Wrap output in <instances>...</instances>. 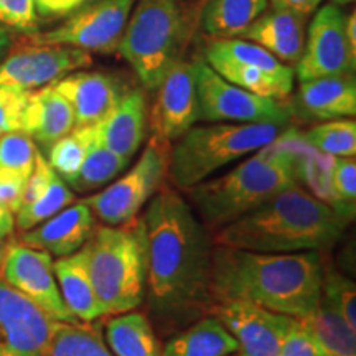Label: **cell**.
<instances>
[{
  "label": "cell",
  "mask_w": 356,
  "mask_h": 356,
  "mask_svg": "<svg viewBox=\"0 0 356 356\" xmlns=\"http://www.w3.org/2000/svg\"><path fill=\"white\" fill-rule=\"evenodd\" d=\"M136 0H95L56 29L29 33L26 43L73 47L84 51H118Z\"/></svg>",
  "instance_id": "cell-11"
},
{
  "label": "cell",
  "mask_w": 356,
  "mask_h": 356,
  "mask_svg": "<svg viewBox=\"0 0 356 356\" xmlns=\"http://www.w3.org/2000/svg\"><path fill=\"white\" fill-rule=\"evenodd\" d=\"M155 91L150 131L152 136L172 144L200 121L195 61H178Z\"/></svg>",
  "instance_id": "cell-17"
},
{
  "label": "cell",
  "mask_w": 356,
  "mask_h": 356,
  "mask_svg": "<svg viewBox=\"0 0 356 356\" xmlns=\"http://www.w3.org/2000/svg\"><path fill=\"white\" fill-rule=\"evenodd\" d=\"M38 152L37 144L29 134L22 131L0 134V170H10L29 178Z\"/></svg>",
  "instance_id": "cell-35"
},
{
  "label": "cell",
  "mask_w": 356,
  "mask_h": 356,
  "mask_svg": "<svg viewBox=\"0 0 356 356\" xmlns=\"http://www.w3.org/2000/svg\"><path fill=\"white\" fill-rule=\"evenodd\" d=\"M144 222L147 312L160 332L177 333L208 315L213 305L211 231L178 191L163 185L149 200Z\"/></svg>",
  "instance_id": "cell-1"
},
{
  "label": "cell",
  "mask_w": 356,
  "mask_h": 356,
  "mask_svg": "<svg viewBox=\"0 0 356 356\" xmlns=\"http://www.w3.org/2000/svg\"><path fill=\"white\" fill-rule=\"evenodd\" d=\"M30 91L13 86H0V134L22 131V121Z\"/></svg>",
  "instance_id": "cell-38"
},
{
  "label": "cell",
  "mask_w": 356,
  "mask_h": 356,
  "mask_svg": "<svg viewBox=\"0 0 356 356\" xmlns=\"http://www.w3.org/2000/svg\"><path fill=\"white\" fill-rule=\"evenodd\" d=\"M297 137L299 134L286 131L231 172L207 178L186 190L191 210L200 221L213 233L297 185Z\"/></svg>",
  "instance_id": "cell-4"
},
{
  "label": "cell",
  "mask_w": 356,
  "mask_h": 356,
  "mask_svg": "<svg viewBox=\"0 0 356 356\" xmlns=\"http://www.w3.org/2000/svg\"><path fill=\"white\" fill-rule=\"evenodd\" d=\"M0 25L24 33L37 32L38 13L35 0H0Z\"/></svg>",
  "instance_id": "cell-39"
},
{
  "label": "cell",
  "mask_w": 356,
  "mask_h": 356,
  "mask_svg": "<svg viewBox=\"0 0 356 356\" xmlns=\"http://www.w3.org/2000/svg\"><path fill=\"white\" fill-rule=\"evenodd\" d=\"M7 248H8V243H6V239H0V267H2L3 257H6Z\"/></svg>",
  "instance_id": "cell-47"
},
{
  "label": "cell",
  "mask_w": 356,
  "mask_h": 356,
  "mask_svg": "<svg viewBox=\"0 0 356 356\" xmlns=\"http://www.w3.org/2000/svg\"><path fill=\"white\" fill-rule=\"evenodd\" d=\"M73 202L74 193L70 190L68 184L56 172H53L47 188L40 193V197L35 198L32 203L24 204L17 211L15 222L22 231H29L38 226L40 222L47 221L48 218L56 215L63 208L70 207Z\"/></svg>",
  "instance_id": "cell-33"
},
{
  "label": "cell",
  "mask_w": 356,
  "mask_h": 356,
  "mask_svg": "<svg viewBox=\"0 0 356 356\" xmlns=\"http://www.w3.org/2000/svg\"><path fill=\"white\" fill-rule=\"evenodd\" d=\"M200 121L289 126L292 109L284 101L262 97L221 78L204 60L195 61Z\"/></svg>",
  "instance_id": "cell-10"
},
{
  "label": "cell",
  "mask_w": 356,
  "mask_h": 356,
  "mask_svg": "<svg viewBox=\"0 0 356 356\" xmlns=\"http://www.w3.org/2000/svg\"><path fill=\"white\" fill-rule=\"evenodd\" d=\"M299 320L327 356H356L355 330L323 297L317 309Z\"/></svg>",
  "instance_id": "cell-28"
},
{
  "label": "cell",
  "mask_w": 356,
  "mask_h": 356,
  "mask_svg": "<svg viewBox=\"0 0 356 356\" xmlns=\"http://www.w3.org/2000/svg\"><path fill=\"white\" fill-rule=\"evenodd\" d=\"M323 264L318 251L256 252L215 246L213 302L244 300L302 318L322 299Z\"/></svg>",
  "instance_id": "cell-2"
},
{
  "label": "cell",
  "mask_w": 356,
  "mask_h": 356,
  "mask_svg": "<svg viewBox=\"0 0 356 356\" xmlns=\"http://www.w3.org/2000/svg\"><path fill=\"white\" fill-rule=\"evenodd\" d=\"M47 356H114L99 328L91 323L56 322Z\"/></svg>",
  "instance_id": "cell-29"
},
{
  "label": "cell",
  "mask_w": 356,
  "mask_h": 356,
  "mask_svg": "<svg viewBox=\"0 0 356 356\" xmlns=\"http://www.w3.org/2000/svg\"><path fill=\"white\" fill-rule=\"evenodd\" d=\"M204 61L234 86L252 95L284 101L291 96L296 73L259 44L239 38H213Z\"/></svg>",
  "instance_id": "cell-8"
},
{
  "label": "cell",
  "mask_w": 356,
  "mask_h": 356,
  "mask_svg": "<svg viewBox=\"0 0 356 356\" xmlns=\"http://www.w3.org/2000/svg\"><path fill=\"white\" fill-rule=\"evenodd\" d=\"M353 0H333L332 3H335V6H346V3H351Z\"/></svg>",
  "instance_id": "cell-48"
},
{
  "label": "cell",
  "mask_w": 356,
  "mask_h": 356,
  "mask_svg": "<svg viewBox=\"0 0 356 356\" xmlns=\"http://www.w3.org/2000/svg\"><path fill=\"white\" fill-rule=\"evenodd\" d=\"M74 127L76 124L73 108L58 91L55 83L30 91L22 121V132L29 134L35 144L48 150Z\"/></svg>",
  "instance_id": "cell-22"
},
{
  "label": "cell",
  "mask_w": 356,
  "mask_h": 356,
  "mask_svg": "<svg viewBox=\"0 0 356 356\" xmlns=\"http://www.w3.org/2000/svg\"><path fill=\"white\" fill-rule=\"evenodd\" d=\"M234 351L238 343L225 325L204 315L168 338L160 356H229Z\"/></svg>",
  "instance_id": "cell-25"
},
{
  "label": "cell",
  "mask_w": 356,
  "mask_h": 356,
  "mask_svg": "<svg viewBox=\"0 0 356 356\" xmlns=\"http://www.w3.org/2000/svg\"><path fill=\"white\" fill-rule=\"evenodd\" d=\"M95 139L96 126L74 127L47 150L48 163L66 184L76 175Z\"/></svg>",
  "instance_id": "cell-32"
},
{
  "label": "cell",
  "mask_w": 356,
  "mask_h": 356,
  "mask_svg": "<svg viewBox=\"0 0 356 356\" xmlns=\"http://www.w3.org/2000/svg\"><path fill=\"white\" fill-rule=\"evenodd\" d=\"M190 33V12L184 0H139L118 51L144 88L155 91L168 71L184 60Z\"/></svg>",
  "instance_id": "cell-6"
},
{
  "label": "cell",
  "mask_w": 356,
  "mask_h": 356,
  "mask_svg": "<svg viewBox=\"0 0 356 356\" xmlns=\"http://www.w3.org/2000/svg\"><path fill=\"white\" fill-rule=\"evenodd\" d=\"M147 131V97L142 89L122 92L114 109L96 124L97 139L126 162L136 155Z\"/></svg>",
  "instance_id": "cell-21"
},
{
  "label": "cell",
  "mask_w": 356,
  "mask_h": 356,
  "mask_svg": "<svg viewBox=\"0 0 356 356\" xmlns=\"http://www.w3.org/2000/svg\"><path fill=\"white\" fill-rule=\"evenodd\" d=\"M345 33L348 38L351 50L356 53V15L351 12L350 15H345Z\"/></svg>",
  "instance_id": "cell-45"
},
{
  "label": "cell",
  "mask_w": 356,
  "mask_h": 356,
  "mask_svg": "<svg viewBox=\"0 0 356 356\" xmlns=\"http://www.w3.org/2000/svg\"><path fill=\"white\" fill-rule=\"evenodd\" d=\"M307 19L291 7L270 0V7L234 38L259 44L282 63L292 65L304 53Z\"/></svg>",
  "instance_id": "cell-18"
},
{
  "label": "cell",
  "mask_w": 356,
  "mask_h": 356,
  "mask_svg": "<svg viewBox=\"0 0 356 356\" xmlns=\"http://www.w3.org/2000/svg\"><path fill=\"white\" fill-rule=\"evenodd\" d=\"M95 228V213L86 203L79 202L63 208L35 228L24 231L20 243L42 249L51 256L63 257L81 249Z\"/></svg>",
  "instance_id": "cell-20"
},
{
  "label": "cell",
  "mask_w": 356,
  "mask_h": 356,
  "mask_svg": "<svg viewBox=\"0 0 356 356\" xmlns=\"http://www.w3.org/2000/svg\"><path fill=\"white\" fill-rule=\"evenodd\" d=\"M91 63L89 51L79 48L26 43L0 61V86L35 91Z\"/></svg>",
  "instance_id": "cell-15"
},
{
  "label": "cell",
  "mask_w": 356,
  "mask_h": 356,
  "mask_svg": "<svg viewBox=\"0 0 356 356\" xmlns=\"http://www.w3.org/2000/svg\"><path fill=\"white\" fill-rule=\"evenodd\" d=\"M279 356H327L320 350L317 341L307 330L302 320L293 318L292 327L289 328L282 346H280Z\"/></svg>",
  "instance_id": "cell-40"
},
{
  "label": "cell",
  "mask_w": 356,
  "mask_h": 356,
  "mask_svg": "<svg viewBox=\"0 0 356 356\" xmlns=\"http://www.w3.org/2000/svg\"><path fill=\"white\" fill-rule=\"evenodd\" d=\"M170 150V142L152 136L136 165L126 175L83 202L91 208L97 220L109 226L132 220L165 180Z\"/></svg>",
  "instance_id": "cell-9"
},
{
  "label": "cell",
  "mask_w": 356,
  "mask_h": 356,
  "mask_svg": "<svg viewBox=\"0 0 356 356\" xmlns=\"http://www.w3.org/2000/svg\"><path fill=\"white\" fill-rule=\"evenodd\" d=\"M229 356H231V355H229Z\"/></svg>",
  "instance_id": "cell-49"
},
{
  "label": "cell",
  "mask_w": 356,
  "mask_h": 356,
  "mask_svg": "<svg viewBox=\"0 0 356 356\" xmlns=\"http://www.w3.org/2000/svg\"><path fill=\"white\" fill-rule=\"evenodd\" d=\"M322 297L340 312L350 328L356 332V289L353 280L337 273L323 274Z\"/></svg>",
  "instance_id": "cell-36"
},
{
  "label": "cell",
  "mask_w": 356,
  "mask_h": 356,
  "mask_svg": "<svg viewBox=\"0 0 356 356\" xmlns=\"http://www.w3.org/2000/svg\"><path fill=\"white\" fill-rule=\"evenodd\" d=\"M127 163L129 162L102 144L97 139L96 134L95 142L89 147L76 175L68 181V186L76 191H81V193L104 188L127 167Z\"/></svg>",
  "instance_id": "cell-30"
},
{
  "label": "cell",
  "mask_w": 356,
  "mask_h": 356,
  "mask_svg": "<svg viewBox=\"0 0 356 356\" xmlns=\"http://www.w3.org/2000/svg\"><path fill=\"white\" fill-rule=\"evenodd\" d=\"M297 101L307 115L322 121L355 118L356 83L353 74H335L300 83Z\"/></svg>",
  "instance_id": "cell-23"
},
{
  "label": "cell",
  "mask_w": 356,
  "mask_h": 356,
  "mask_svg": "<svg viewBox=\"0 0 356 356\" xmlns=\"http://www.w3.org/2000/svg\"><path fill=\"white\" fill-rule=\"evenodd\" d=\"M12 48V32L7 26L0 25V61L7 56L8 50Z\"/></svg>",
  "instance_id": "cell-46"
},
{
  "label": "cell",
  "mask_w": 356,
  "mask_h": 356,
  "mask_svg": "<svg viewBox=\"0 0 356 356\" xmlns=\"http://www.w3.org/2000/svg\"><path fill=\"white\" fill-rule=\"evenodd\" d=\"M330 186L337 210L345 215L356 200V162L355 157H335L330 175Z\"/></svg>",
  "instance_id": "cell-37"
},
{
  "label": "cell",
  "mask_w": 356,
  "mask_h": 356,
  "mask_svg": "<svg viewBox=\"0 0 356 356\" xmlns=\"http://www.w3.org/2000/svg\"><path fill=\"white\" fill-rule=\"evenodd\" d=\"M55 86L73 108L76 127L99 124L122 96L121 84L101 71H73Z\"/></svg>",
  "instance_id": "cell-19"
},
{
  "label": "cell",
  "mask_w": 356,
  "mask_h": 356,
  "mask_svg": "<svg viewBox=\"0 0 356 356\" xmlns=\"http://www.w3.org/2000/svg\"><path fill=\"white\" fill-rule=\"evenodd\" d=\"M333 160H335V157H332V155L322 154L318 152V150H315L314 147H310L304 139H302V136L299 134L296 144L297 184H299V181H304L307 188H310L312 195H314L315 198L322 200V202L337 208L335 202H333L330 186Z\"/></svg>",
  "instance_id": "cell-31"
},
{
  "label": "cell",
  "mask_w": 356,
  "mask_h": 356,
  "mask_svg": "<svg viewBox=\"0 0 356 356\" xmlns=\"http://www.w3.org/2000/svg\"><path fill=\"white\" fill-rule=\"evenodd\" d=\"M13 228H15V218H13V213H10L0 203V239H6L7 236L13 233Z\"/></svg>",
  "instance_id": "cell-44"
},
{
  "label": "cell",
  "mask_w": 356,
  "mask_h": 356,
  "mask_svg": "<svg viewBox=\"0 0 356 356\" xmlns=\"http://www.w3.org/2000/svg\"><path fill=\"white\" fill-rule=\"evenodd\" d=\"M346 222L345 213L297 184L215 231L211 239L215 246L256 252L320 251L341 238Z\"/></svg>",
  "instance_id": "cell-3"
},
{
  "label": "cell",
  "mask_w": 356,
  "mask_h": 356,
  "mask_svg": "<svg viewBox=\"0 0 356 356\" xmlns=\"http://www.w3.org/2000/svg\"><path fill=\"white\" fill-rule=\"evenodd\" d=\"M55 323L0 279V356H47Z\"/></svg>",
  "instance_id": "cell-16"
},
{
  "label": "cell",
  "mask_w": 356,
  "mask_h": 356,
  "mask_svg": "<svg viewBox=\"0 0 356 356\" xmlns=\"http://www.w3.org/2000/svg\"><path fill=\"white\" fill-rule=\"evenodd\" d=\"M106 345L114 356H160L162 345L149 315L144 312H126L111 315L106 322Z\"/></svg>",
  "instance_id": "cell-26"
},
{
  "label": "cell",
  "mask_w": 356,
  "mask_h": 356,
  "mask_svg": "<svg viewBox=\"0 0 356 356\" xmlns=\"http://www.w3.org/2000/svg\"><path fill=\"white\" fill-rule=\"evenodd\" d=\"M0 279L56 322H79L61 297L53 270V256L42 249L25 246L24 243H8L0 267Z\"/></svg>",
  "instance_id": "cell-12"
},
{
  "label": "cell",
  "mask_w": 356,
  "mask_h": 356,
  "mask_svg": "<svg viewBox=\"0 0 356 356\" xmlns=\"http://www.w3.org/2000/svg\"><path fill=\"white\" fill-rule=\"evenodd\" d=\"M269 7V0H208L200 29L211 38H234Z\"/></svg>",
  "instance_id": "cell-27"
},
{
  "label": "cell",
  "mask_w": 356,
  "mask_h": 356,
  "mask_svg": "<svg viewBox=\"0 0 356 356\" xmlns=\"http://www.w3.org/2000/svg\"><path fill=\"white\" fill-rule=\"evenodd\" d=\"M310 147L332 157H355L356 122L353 119H333L300 134Z\"/></svg>",
  "instance_id": "cell-34"
},
{
  "label": "cell",
  "mask_w": 356,
  "mask_h": 356,
  "mask_svg": "<svg viewBox=\"0 0 356 356\" xmlns=\"http://www.w3.org/2000/svg\"><path fill=\"white\" fill-rule=\"evenodd\" d=\"M88 273L102 314L136 310L145 300L149 248L144 216L95 228L84 243Z\"/></svg>",
  "instance_id": "cell-5"
},
{
  "label": "cell",
  "mask_w": 356,
  "mask_h": 356,
  "mask_svg": "<svg viewBox=\"0 0 356 356\" xmlns=\"http://www.w3.org/2000/svg\"><path fill=\"white\" fill-rule=\"evenodd\" d=\"M208 315L225 325L238 343V356H279L293 318L244 300L213 302Z\"/></svg>",
  "instance_id": "cell-14"
},
{
  "label": "cell",
  "mask_w": 356,
  "mask_h": 356,
  "mask_svg": "<svg viewBox=\"0 0 356 356\" xmlns=\"http://www.w3.org/2000/svg\"><path fill=\"white\" fill-rule=\"evenodd\" d=\"M53 270L66 307L79 322L92 323L95 320L104 317L95 287L89 279L84 246L73 254L53 261Z\"/></svg>",
  "instance_id": "cell-24"
},
{
  "label": "cell",
  "mask_w": 356,
  "mask_h": 356,
  "mask_svg": "<svg viewBox=\"0 0 356 356\" xmlns=\"http://www.w3.org/2000/svg\"><path fill=\"white\" fill-rule=\"evenodd\" d=\"M26 178L10 170H0V203L17 215L24 203Z\"/></svg>",
  "instance_id": "cell-41"
},
{
  "label": "cell",
  "mask_w": 356,
  "mask_h": 356,
  "mask_svg": "<svg viewBox=\"0 0 356 356\" xmlns=\"http://www.w3.org/2000/svg\"><path fill=\"white\" fill-rule=\"evenodd\" d=\"M314 13L304 53L293 73L300 83L335 74H353L356 53L346 38L345 13L340 6L327 3Z\"/></svg>",
  "instance_id": "cell-13"
},
{
  "label": "cell",
  "mask_w": 356,
  "mask_h": 356,
  "mask_svg": "<svg viewBox=\"0 0 356 356\" xmlns=\"http://www.w3.org/2000/svg\"><path fill=\"white\" fill-rule=\"evenodd\" d=\"M95 0H35V8H37L38 17L43 19H61V17H70L79 8Z\"/></svg>",
  "instance_id": "cell-42"
},
{
  "label": "cell",
  "mask_w": 356,
  "mask_h": 356,
  "mask_svg": "<svg viewBox=\"0 0 356 356\" xmlns=\"http://www.w3.org/2000/svg\"><path fill=\"white\" fill-rule=\"evenodd\" d=\"M274 2L282 3V6L291 7L292 10L302 13V15L310 17L322 3V0H274Z\"/></svg>",
  "instance_id": "cell-43"
},
{
  "label": "cell",
  "mask_w": 356,
  "mask_h": 356,
  "mask_svg": "<svg viewBox=\"0 0 356 356\" xmlns=\"http://www.w3.org/2000/svg\"><path fill=\"white\" fill-rule=\"evenodd\" d=\"M286 131V126L266 122H218L190 127L172 147L168 180L175 188L186 191L220 168L257 152Z\"/></svg>",
  "instance_id": "cell-7"
}]
</instances>
